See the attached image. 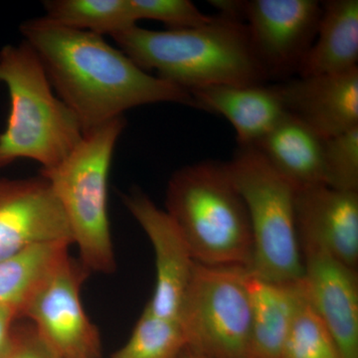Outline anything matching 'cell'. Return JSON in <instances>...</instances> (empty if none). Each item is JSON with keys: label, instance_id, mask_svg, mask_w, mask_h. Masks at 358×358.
<instances>
[{"label": "cell", "instance_id": "4", "mask_svg": "<svg viewBox=\"0 0 358 358\" xmlns=\"http://www.w3.org/2000/svg\"><path fill=\"white\" fill-rule=\"evenodd\" d=\"M0 84L10 100L0 134V169L23 159L38 162L41 169L57 166L81 141L83 129L54 93L38 56L24 40L0 50Z\"/></svg>", "mask_w": 358, "mask_h": 358}, {"label": "cell", "instance_id": "10", "mask_svg": "<svg viewBox=\"0 0 358 358\" xmlns=\"http://www.w3.org/2000/svg\"><path fill=\"white\" fill-rule=\"evenodd\" d=\"M48 244H73L64 211L43 176L0 178V261Z\"/></svg>", "mask_w": 358, "mask_h": 358}, {"label": "cell", "instance_id": "6", "mask_svg": "<svg viewBox=\"0 0 358 358\" xmlns=\"http://www.w3.org/2000/svg\"><path fill=\"white\" fill-rule=\"evenodd\" d=\"M225 166L248 211L254 244L249 272L267 281H299L303 267L294 220L296 188L254 147H238Z\"/></svg>", "mask_w": 358, "mask_h": 358}, {"label": "cell", "instance_id": "13", "mask_svg": "<svg viewBox=\"0 0 358 358\" xmlns=\"http://www.w3.org/2000/svg\"><path fill=\"white\" fill-rule=\"evenodd\" d=\"M303 293L345 358H358L357 270L322 251L301 252Z\"/></svg>", "mask_w": 358, "mask_h": 358}, {"label": "cell", "instance_id": "8", "mask_svg": "<svg viewBox=\"0 0 358 358\" xmlns=\"http://www.w3.org/2000/svg\"><path fill=\"white\" fill-rule=\"evenodd\" d=\"M90 273L65 253L35 287L21 308L60 358H101L100 334L89 320L80 292Z\"/></svg>", "mask_w": 358, "mask_h": 358}, {"label": "cell", "instance_id": "7", "mask_svg": "<svg viewBox=\"0 0 358 358\" xmlns=\"http://www.w3.org/2000/svg\"><path fill=\"white\" fill-rule=\"evenodd\" d=\"M248 272L195 262L178 319L187 348L207 358H251Z\"/></svg>", "mask_w": 358, "mask_h": 358}, {"label": "cell", "instance_id": "1", "mask_svg": "<svg viewBox=\"0 0 358 358\" xmlns=\"http://www.w3.org/2000/svg\"><path fill=\"white\" fill-rule=\"evenodd\" d=\"M20 29L84 134L150 103L196 108L189 92L148 74L101 35L64 27L44 16L25 20Z\"/></svg>", "mask_w": 358, "mask_h": 358}, {"label": "cell", "instance_id": "19", "mask_svg": "<svg viewBox=\"0 0 358 358\" xmlns=\"http://www.w3.org/2000/svg\"><path fill=\"white\" fill-rule=\"evenodd\" d=\"M42 6L52 22L101 36L136 25L131 0H45Z\"/></svg>", "mask_w": 358, "mask_h": 358}, {"label": "cell", "instance_id": "27", "mask_svg": "<svg viewBox=\"0 0 358 358\" xmlns=\"http://www.w3.org/2000/svg\"><path fill=\"white\" fill-rule=\"evenodd\" d=\"M179 358H207L204 355H200V353L195 352L192 348L186 346L185 350L181 353L180 357Z\"/></svg>", "mask_w": 358, "mask_h": 358}, {"label": "cell", "instance_id": "11", "mask_svg": "<svg viewBox=\"0 0 358 358\" xmlns=\"http://www.w3.org/2000/svg\"><path fill=\"white\" fill-rule=\"evenodd\" d=\"M122 199L154 248L157 279L154 294L147 308L159 317L178 320L192 279L194 259L173 219L147 194L133 190L122 194Z\"/></svg>", "mask_w": 358, "mask_h": 358}, {"label": "cell", "instance_id": "18", "mask_svg": "<svg viewBox=\"0 0 358 358\" xmlns=\"http://www.w3.org/2000/svg\"><path fill=\"white\" fill-rule=\"evenodd\" d=\"M317 36L298 76L343 74L358 68V1L322 2Z\"/></svg>", "mask_w": 358, "mask_h": 358}, {"label": "cell", "instance_id": "9", "mask_svg": "<svg viewBox=\"0 0 358 358\" xmlns=\"http://www.w3.org/2000/svg\"><path fill=\"white\" fill-rule=\"evenodd\" d=\"M322 11L317 0L243 2L250 46L268 82L298 76L317 36Z\"/></svg>", "mask_w": 358, "mask_h": 358}, {"label": "cell", "instance_id": "25", "mask_svg": "<svg viewBox=\"0 0 358 358\" xmlns=\"http://www.w3.org/2000/svg\"><path fill=\"white\" fill-rule=\"evenodd\" d=\"M6 358H60L37 333L31 322H17L13 348Z\"/></svg>", "mask_w": 358, "mask_h": 358}, {"label": "cell", "instance_id": "16", "mask_svg": "<svg viewBox=\"0 0 358 358\" xmlns=\"http://www.w3.org/2000/svg\"><path fill=\"white\" fill-rule=\"evenodd\" d=\"M270 166L296 190L327 185L324 138L287 114L255 145Z\"/></svg>", "mask_w": 358, "mask_h": 358}, {"label": "cell", "instance_id": "26", "mask_svg": "<svg viewBox=\"0 0 358 358\" xmlns=\"http://www.w3.org/2000/svg\"><path fill=\"white\" fill-rule=\"evenodd\" d=\"M20 310L10 305H0V358H6L13 348L14 334Z\"/></svg>", "mask_w": 358, "mask_h": 358}, {"label": "cell", "instance_id": "23", "mask_svg": "<svg viewBox=\"0 0 358 358\" xmlns=\"http://www.w3.org/2000/svg\"><path fill=\"white\" fill-rule=\"evenodd\" d=\"M326 185L358 192V127L324 140Z\"/></svg>", "mask_w": 358, "mask_h": 358}, {"label": "cell", "instance_id": "22", "mask_svg": "<svg viewBox=\"0 0 358 358\" xmlns=\"http://www.w3.org/2000/svg\"><path fill=\"white\" fill-rule=\"evenodd\" d=\"M282 358H345L306 296L289 329Z\"/></svg>", "mask_w": 358, "mask_h": 358}, {"label": "cell", "instance_id": "3", "mask_svg": "<svg viewBox=\"0 0 358 358\" xmlns=\"http://www.w3.org/2000/svg\"><path fill=\"white\" fill-rule=\"evenodd\" d=\"M166 211L195 262L250 270L254 244L248 211L225 162L204 160L176 171L167 185Z\"/></svg>", "mask_w": 358, "mask_h": 358}, {"label": "cell", "instance_id": "14", "mask_svg": "<svg viewBox=\"0 0 358 358\" xmlns=\"http://www.w3.org/2000/svg\"><path fill=\"white\" fill-rule=\"evenodd\" d=\"M287 114L322 138L358 127V68L343 74L296 76L275 83Z\"/></svg>", "mask_w": 358, "mask_h": 358}, {"label": "cell", "instance_id": "20", "mask_svg": "<svg viewBox=\"0 0 358 358\" xmlns=\"http://www.w3.org/2000/svg\"><path fill=\"white\" fill-rule=\"evenodd\" d=\"M68 248L64 244L41 245L0 261V305L14 306L21 313L33 289Z\"/></svg>", "mask_w": 358, "mask_h": 358}, {"label": "cell", "instance_id": "15", "mask_svg": "<svg viewBox=\"0 0 358 358\" xmlns=\"http://www.w3.org/2000/svg\"><path fill=\"white\" fill-rule=\"evenodd\" d=\"M190 95L196 108L222 115L230 122L238 147L255 145L286 115L275 84L207 87Z\"/></svg>", "mask_w": 358, "mask_h": 358}, {"label": "cell", "instance_id": "2", "mask_svg": "<svg viewBox=\"0 0 358 358\" xmlns=\"http://www.w3.org/2000/svg\"><path fill=\"white\" fill-rule=\"evenodd\" d=\"M141 69L187 92L207 87L268 83L250 46L243 20L213 16L206 24L164 31L134 25L113 35Z\"/></svg>", "mask_w": 358, "mask_h": 358}, {"label": "cell", "instance_id": "17", "mask_svg": "<svg viewBox=\"0 0 358 358\" xmlns=\"http://www.w3.org/2000/svg\"><path fill=\"white\" fill-rule=\"evenodd\" d=\"M251 358H282L294 317L305 299L301 280L272 282L248 272Z\"/></svg>", "mask_w": 358, "mask_h": 358}, {"label": "cell", "instance_id": "21", "mask_svg": "<svg viewBox=\"0 0 358 358\" xmlns=\"http://www.w3.org/2000/svg\"><path fill=\"white\" fill-rule=\"evenodd\" d=\"M186 346L178 320L159 317L145 307L128 341L110 358H179Z\"/></svg>", "mask_w": 358, "mask_h": 358}, {"label": "cell", "instance_id": "24", "mask_svg": "<svg viewBox=\"0 0 358 358\" xmlns=\"http://www.w3.org/2000/svg\"><path fill=\"white\" fill-rule=\"evenodd\" d=\"M131 6L136 22L159 21L169 29L197 27L213 20L189 0H131Z\"/></svg>", "mask_w": 358, "mask_h": 358}, {"label": "cell", "instance_id": "5", "mask_svg": "<svg viewBox=\"0 0 358 358\" xmlns=\"http://www.w3.org/2000/svg\"><path fill=\"white\" fill-rule=\"evenodd\" d=\"M126 124L120 117L90 129L60 164L40 171L64 211L80 263L89 273L115 270L108 182L115 145Z\"/></svg>", "mask_w": 358, "mask_h": 358}, {"label": "cell", "instance_id": "12", "mask_svg": "<svg viewBox=\"0 0 358 358\" xmlns=\"http://www.w3.org/2000/svg\"><path fill=\"white\" fill-rule=\"evenodd\" d=\"M294 220L301 252H324L357 270L358 192L327 185L296 190Z\"/></svg>", "mask_w": 358, "mask_h": 358}]
</instances>
